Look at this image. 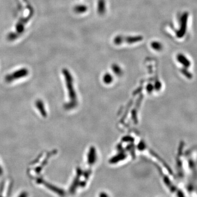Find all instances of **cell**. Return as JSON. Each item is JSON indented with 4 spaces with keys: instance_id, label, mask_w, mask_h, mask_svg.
<instances>
[{
    "instance_id": "cell-2",
    "label": "cell",
    "mask_w": 197,
    "mask_h": 197,
    "mask_svg": "<svg viewBox=\"0 0 197 197\" xmlns=\"http://www.w3.org/2000/svg\"><path fill=\"white\" fill-rule=\"evenodd\" d=\"M106 11V4L105 0H98L97 11L99 15L102 16L105 14Z\"/></svg>"
},
{
    "instance_id": "cell-3",
    "label": "cell",
    "mask_w": 197,
    "mask_h": 197,
    "mask_svg": "<svg viewBox=\"0 0 197 197\" xmlns=\"http://www.w3.org/2000/svg\"><path fill=\"white\" fill-rule=\"evenodd\" d=\"M88 10V8L87 6L84 4H78L74 8L73 11L77 14H83L86 12Z\"/></svg>"
},
{
    "instance_id": "cell-5",
    "label": "cell",
    "mask_w": 197,
    "mask_h": 197,
    "mask_svg": "<svg viewBox=\"0 0 197 197\" xmlns=\"http://www.w3.org/2000/svg\"><path fill=\"white\" fill-rule=\"evenodd\" d=\"M112 68L113 71L116 73H119L121 71V69L117 65H113L112 66Z\"/></svg>"
},
{
    "instance_id": "cell-6",
    "label": "cell",
    "mask_w": 197,
    "mask_h": 197,
    "mask_svg": "<svg viewBox=\"0 0 197 197\" xmlns=\"http://www.w3.org/2000/svg\"><path fill=\"white\" fill-rule=\"evenodd\" d=\"M99 197H109V196L105 192H101L99 194Z\"/></svg>"
},
{
    "instance_id": "cell-4",
    "label": "cell",
    "mask_w": 197,
    "mask_h": 197,
    "mask_svg": "<svg viewBox=\"0 0 197 197\" xmlns=\"http://www.w3.org/2000/svg\"><path fill=\"white\" fill-rule=\"evenodd\" d=\"M151 46L152 48L157 51H160L163 49V45L159 42L158 41L152 42L151 43Z\"/></svg>"
},
{
    "instance_id": "cell-1",
    "label": "cell",
    "mask_w": 197,
    "mask_h": 197,
    "mask_svg": "<svg viewBox=\"0 0 197 197\" xmlns=\"http://www.w3.org/2000/svg\"><path fill=\"white\" fill-rule=\"evenodd\" d=\"M143 40V37L141 35L138 36H125L123 35H117L113 39V43L117 46H119L124 43L131 44L139 42Z\"/></svg>"
}]
</instances>
